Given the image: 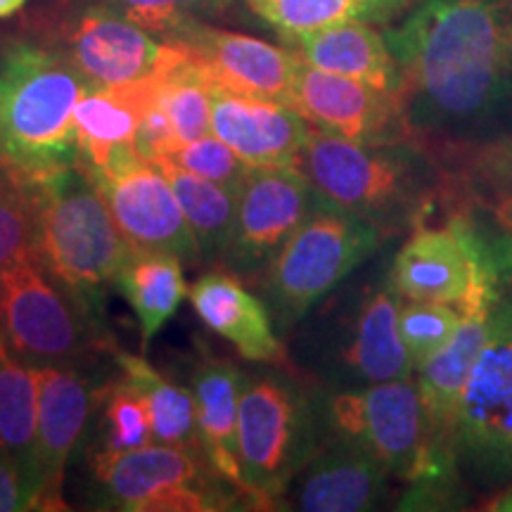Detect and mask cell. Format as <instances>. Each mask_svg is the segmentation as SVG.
<instances>
[{"mask_svg": "<svg viewBox=\"0 0 512 512\" xmlns=\"http://www.w3.org/2000/svg\"><path fill=\"white\" fill-rule=\"evenodd\" d=\"M121 12L147 31L171 34L185 19H192V10L219 8L228 0H117Z\"/></svg>", "mask_w": 512, "mask_h": 512, "instance_id": "35", "label": "cell"}, {"mask_svg": "<svg viewBox=\"0 0 512 512\" xmlns=\"http://www.w3.org/2000/svg\"><path fill=\"white\" fill-rule=\"evenodd\" d=\"M290 107L313 128L363 143H408L399 95L384 93L349 76L313 67L299 55Z\"/></svg>", "mask_w": 512, "mask_h": 512, "instance_id": "13", "label": "cell"}, {"mask_svg": "<svg viewBox=\"0 0 512 512\" xmlns=\"http://www.w3.org/2000/svg\"><path fill=\"white\" fill-rule=\"evenodd\" d=\"M384 38L411 136L489 110L512 76V19L496 0H425Z\"/></svg>", "mask_w": 512, "mask_h": 512, "instance_id": "1", "label": "cell"}, {"mask_svg": "<svg viewBox=\"0 0 512 512\" xmlns=\"http://www.w3.org/2000/svg\"><path fill=\"white\" fill-rule=\"evenodd\" d=\"M88 88L62 50L8 43L0 50V164L41 183L79 162L74 110Z\"/></svg>", "mask_w": 512, "mask_h": 512, "instance_id": "2", "label": "cell"}, {"mask_svg": "<svg viewBox=\"0 0 512 512\" xmlns=\"http://www.w3.org/2000/svg\"><path fill=\"white\" fill-rule=\"evenodd\" d=\"M114 358H117L121 368V377L143 394L147 408H150L155 444L185 448V451H195L204 456L200 427H197L195 399H192L190 389H183L166 380L143 356L114 349Z\"/></svg>", "mask_w": 512, "mask_h": 512, "instance_id": "28", "label": "cell"}, {"mask_svg": "<svg viewBox=\"0 0 512 512\" xmlns=\"http://www.w3.org/2000/svg\"><path fill=\"white\" fill-rule=\"evenodd\" d=\"M38 427V368L10 354L0 335V451L19 467L34 494V463Z\"/></svg>", "mask_w": 512, "mask_h": 512, "instance_id": "27", "label": "cell"}, {"mask_svg": "<svg viewBox=\"0 0 512 512\" xmlns=\"http://www.w3.org/2000/svg\"><path fill=\"white\" fill-rule=\"evenodd\" d=\"M287 41L313 67L349 76L384 93L399 95L401 74L387 38L368 27V22H344L335 27L292 36Z\"/></svg>", "mask_w": 512, "mask_h": 512, "instance_id": "24", "label": "cell"}, {"mask_svg": "<svg viewBox=\"0 0 512 512\" xmlns=\"http://www.w3.org/2000/svg\"><path fill=\"white\" fill-rule=\"evenodd\" d=\"M114 287L136 313L143 349L176 316L178 306L190 294L183 259L164 252H131L114 278Z\"/></svg>", "mask_w": 512, "mask_h": 512, "instance_id": "25", "label": "cell"}, {"mask_svg": "<svg viewBox=\"0 0 512 512\" xmlns=\"http://www.w3.org/2000/svg\"><path fill=\"white\" fill-rule=\"evenodd\" d=\"M211 133L233 147L252 169H283L297 164L311 136V124L285 102L214 86Z\"/></svg>", "mask_w": 512, "mask_h": 512, "instance_id": "18", "label": "cell"}, {"mask_svg": "<svg viewBox=\"0 0 512 512\" xmlns=\"http://www.w3.org/2000/svg\"><path fill=\"white\" fill-rule=\"evenodd\" d=\"M166 67V64H164ZM159 74L124 86H91L74 110L79 164L102 171L119 150L136 147L140 121L155 100Z\"/></svg>", "mask_w": 512, "mask_h": 512, "instance_id": "22", "label": "cell"}, {"mask_svg": "<svg viewBox=\"0 0 512 512\" xmlns=\"http://www.w3.org/2000/svg\"><path fill=\"white\" fill-rule=\"evenodd\" d=\"M164 159H169V162L181 166V169L190 171V174L226 185V188L235 192L242 190L247 176L252 174V166H249L233 147H228L219 136H214V133L174 147V150L166 152Z\"/></svg>", "mask_w": 512, "mask_h": 512, "instance_id": "34", "label": "cell"}, {"mask_svg": "<svg viewBox=\"0 0 512 512\" xmlns=\"http://www.w3.org/2000/svg\"><path fill=\"white\" fill-rule=\"evenodd\" d=\"M475 278L470 219L418 228L396 254L389 287L406 302L460 304Z\"/></svg>", "mask_w": 512, "mask_h": 512, "instance_id": "19", "label": "cell"}, {"mask_svg": "<svg viewBox=\"0 0 512 512\" xmlns=\"http://www.w3.org/2000/svg\"><path fill=\"white\" fill-rule=\"evenodd\" d=\"M510 221H512V219H510Z\"/></svg>", "mask_w": 512, "mask_h": 512, "instance_id": "39", "label": "cell"}, {"mask_svg": "<svg viewBox=\"0 0 512 512\" xmlns=\"http://www.w3.org/2000/svg\"><path fill=\"white\" fill-rule=\"evenodd\" d=\"M41 207V259L50 273L83 299L100 306V290L133 249L121 235L105 197L76 162L36 183Z\"/></svg>", "mask_w": 512, "mask_h": 512, "instance_id": "4", "label": "cell"}, {"mask_svg": "<svg viewBox=\"0 0 512 512\" xmlns=\"http://www.w3.org/2000/svg\"><path fill=\"white\" fill-rule=\"evenodd\" d=\"M389 475L392 472L368 448L342 437L306 463L294 508L306 512L373 510L387 494Z\"/></svg>", "mask_w": 512, "mask_h": 512, "instance_id": "20", "label": "cell"}, {"mask_svg": "<svg viewBox=\"0 0 512 512\" xmlns=\"http://www.w3.org/2000/svg\"><path fill=\"white\" fill-rule=\"evenodd\" d=\"M102 427H105V439L100 453L107 456L155 444L150 408L143 394L124 377L107 387V399L102 403Z\"/></svg>", "mask_w": 512, "mask_h": 512, "instance_id": "32", "label": "cell"}, {"mask_svg": "<svg viewBox=\"0 0 512 512\" xmlns=\"http://www.w3.org/2000/svg\"><path fill=\"white\" fill-rule=\"evenodd\" d=\"M36 510L34 494L19 467L0 451V512Z\"/></svg>", "mask_w": 512, "mask_h": 512, "instance_id": "36", "label": "cell"}, {"mask_svg": "<svg viewBox=\"0 0 512 512\" xmlns=\"http://www.w3.org/2000/svg\"><path fill=\"white\" fill-rule=\"evenodd\" d=\"M91 176L133 252L176 254L183 261H195L200 256L181 202L157 164L136 159Z\"/></svg>", "mask_w": 512, "mask_h": 512, "instance_id": "11", "label": "cell"}, {"mask_svg": "<svg viewBox=\"0 0 512 512\" xmlns=\"http://www.w3.org/2000/svg\"><path fill=\"white\" fill-rule=\"evenodd\" d=\"M401 297L392 287L370 294L356 323V337L347 351L349 363L370 382L406 380L413 375V358L399 328Z\"/></svg>", "mask_w": 512, "mask_h": 512, "instance_id": "26", "label": "cell"}, {"mask_svg": "<svg viewBox=\"0 0 512 512\" xmlns=\"http://www.w3.org/2000/svg\"><path fill=\"white\" fill-rule=\"evenodd\" d=\"M318 207L323 204L316 192L294 166L252 169L238 195V214L223 259L235 271L266 268Z\"/></svg>", "mask_w": 512, "mask_h": 512, "instance_id": "12", "label": "cell"}, {"mask_svg": "<svg viewBox=\"0 0 512 512\" xmlns=\"http://www.w3.org/2000/svg\"><path fill=\"white\" fill-rule=\"evenodd\" d=\"M24 3H27V0H0V17L15 15L17 10H22Z\"/></svg>", "mask_w": 512, "mask_h": 512, "instance_id": "38", "label": "cell"}, {"mask_svg": "<svg viewBox=\"0 0 512 512\" xmlns=\"http://www.w3.org/2000/svg\"><path fill=\"white\" fill-rule=\"evenodd\" d=\"M294 169L323 207L392 226L411 216L430 188V166L411 143H363L311 128Z\"/></svg>", "mask_w": 512, "mask_h": 512, "instance_id": "3", "label": "cell"}, {"mask_svg": "<svg viewBox=\"0 0 512 512\" xmlns=\"http://www.w3.org/2000/svg\"><path fill=\"white\" fill-rule=\"evenodd\" d=\"M93 472L105 501L119 510L200 512L226 508V498L216 494L207 479L214 467L200 453L185 448L147 444L110 456L98 453Z\"/></svg>", "mask_w": 512, "mask_h": 512, "instance_id": "9", "label": "cell"}, {"mask_svg": "<svg viewBox=\"0 0 512 512\" xmlns=\"http://www.w3.org/2000/svg\"><path fill=\"white\" fill-rule=\"evenodd\" d=\"M162 174L169 178L181 209L188 219L192 233H195L200 256H223L228 245L230 230H233L235 214H238L240 192L226 188V185L207 181V178L190 174L169 159H157Z\"/></svg>", "mask_w": 512, "mask_h": 512, "instance_id": "29", "label": "cell"}, {"mask_svg": "<svg viewBox=\"0 0 512 512\" xmlns=\"http://www.w3.org/2000/svg\"><path fill=\"white\" fill-rule=\"evenodd\" d=\"M330 415L339 437L368 448L394 477L411 482L420 472L427 425L418 382L411 377L339 394L330 403Z\"/></svg>", "mask_w": 512, "mask_h": 512, "instance_id": "10", "label": "cell"}, {"mask_svg": "<svg viewBox=\"0 0 512 512\" xmlns=\"http://www.w3.org/2000/svg\"><path fill=\"white\" fill-rule=\"evenodd\" d=\"M98 316L100 306L57 280L43 261L0 275V335L31 366H72L91 349H105Z\"/></svg>", "mask_w": 512, "mask_h": 512, "instance_id": "5", "label": "cell"}, {"mask_svg": "<svg viewBox=\"0 0 512 512\" xmlns=\"http://www.w3.org/2000/svg\"><path fill=\"white\" fill-rule=\"evenodd\" d=\"M93 392L86 375L69 363L38 368V427L34 463L36 510H64L62 479L88 425Z\"/></svg>", "mask_w": 512, "mask_h": 512, "instance_id": "17", "label": "cell"}, {"mask_svg": "<svg viewBox=\"0 0 512 512\" xmlns=\"http://www.w3.org/2000/svg\"><path fill=\"white\" fill-rule=\"evenodd\" d=\"M190 302L211 332L228 339L242 358L283 363L285 349L273 330L271 313L235 275L207 273L190 287Z\"/></svg>", "mask_w": 512, "mask_h": 512, "instance_id": "21", "label": "cell"}, {"mask_svg": "<svg viewBox=\"0 0 512 512\" xmlns=\"http://www.w3.org/2000/svg\"><path fill=\"white\" fill-rule=\"evenodd\" d=\"M489 508L491 510H510L512 512V484L503 491V494H498L494 501L489 503Z\"/></svg>", "mask_w": 512, "mask_h": 512, "instance_id": "37", "label": "cell"}, {"mask_svg": "<svg viewBox=\"0 0 512 512\" xmlns=\"http://www.w3.org/2000/svg\"><path fill=\"white\" fill-rule=\"evenodd\" d=\"M382 238L384 228L373 221L318 207L266 266L268 299L280 318L287 323L304 318L313 304L373 256Z\"/></svg>", "mask_w": 512, "mask_h": 512, "instance_id": "6", "label": "cell"}, {"mask_svg": "<svg viewBox=\"0 0 512 512\" xmlns=\"http://www.w3.org/2000/svg\"><path fill=\"white\" fill-rule=\"evenodd\" d=\"M166 36V43L183 48L216 88L290 105L299 53L254 36L204 27L195 19H185Z\"/></svg>", "mask_w": 512, "mask_h": 512, "instance_id": "14", "label": "cell"}, {"mask_svg": "<svg viewBox=\"0 0 512 512\" xmlns=\"http://www.w3.org/2000/svg\"><path fill=\"white\" fill-rule=\"evenodd\" d=\"M29 261H43L36 183L0 164V275Z\"/></svg>", "mask_w": 512, "mask_h": 512, "instance_id": "31", "label": "cell"}, {"mask_svg": "<svg viewBox=\"0 0 512 512\" xmlns=\"http://www.w3.org/2000/svg\"><path fill=\"white\" fill-rule=\"evenodd\" d=\"M64 55L91 86H124L162 72L176 48L110 8L86 10L72 22Z\"/></svg>", "mask_w": 512, "mask_h": 512, "instance_id": "16", "label": "cell"}, {"mask_svg": "<svg viewBox=\"0 0 512 512\" xmlns=\"http://www.w3.org/2000/svg\"><path fill=\"white\" fill-rule=\"evenodd\" d=\"M311 413L302 394L275 377L245 382L238 413L242 494L273 503L311 460Z\"/></svg>", "mask_w": 512, "mask_h": 512, "instance_id": "7", "label": "cell"}, {"mask_svg": "<svg viewBox=\"0 0 512 512\" xmlns=\"http://www.w3.org/2000/svg\"><path fill=\"white\" fill-rule=\"evenodd\" d=\"M285 38L311 34L344 22H380L408 0H247Z\"/></svg>", "mask_w": 512, "mask_h": 512, "instance_id": "30", "label": "cell"}, {"mask_svg": "<svg viewBox=\"0 0 512 512\" xmlns=\"http://www.w3.org/2000/svg\"><path fill=\"white\" fill-rule=\"evenodd\" d=\"M245 382V375L230 361H204L190 380L204 456L216 475L240 491L238 413Z\"/></svg>", "mask_w": 512, "mask_h": 512, "instance_id": "23", "label": "cell"}, {"mask_svg": "<svg viewBox=\"0 0 512 512\" xmlns=\"http://www.w3.org/2000/svg\"><path fill=\"white\" fill-rule=\"evenodd\" d=\"M460 320H463V311L458 304L401 299L399 328L415 370L446 347L448 339L456 335Z\"/></svg>", "mask_w": 512, "mask_h": 512, "instance_id": "33", "label": "cell"}, {"mask_svg": "<svg viewBox=\"0 0 512 512\" xmlns=\"http://www.w3.org/2000/svg\"><path fill=\"white\" fill-rule=\"evenodd\" d=\"M503 294L505 287L496 283H486V280L472 283L470 292L458 304L463 311V320H460L456 335L448 339L444 349H439L415 370L430 446H446L456 451L453 432H456L460 399H463L465 384L470 380L479 351L484 347L491 313Z\"/></svg>", "mask_w": 512, "mask_h": 512, "instance_id": "15", "label": "cell"}, {"mask_svg": "<svg viewBox=\"0 0 512 512\" xmlns=\"http://www.w3.org/2000/svg\"><path fill=\"white\" fill-rule=\"evenodd\" d=\"M458 463L484 479L512 477V292H505L489 320L484 347L460 399Z\"/></svg>", "mask_w": 512, "mask_h": 512, "instance_id": "8", "label": "cell"}]
</instances>
